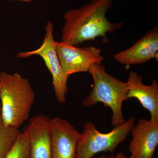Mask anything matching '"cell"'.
Instances as JSON below:
<instances>
[{"label":"cell","mask_w":158,"mask_h":158,"mask_svg":"<svg viewBox=\"0 0 158 158\" xmlns=\"http://www.w3.org/2000/svg\"><path fill=\"white\" fill-rule=\"evenodd\" d=\"M112 4V0H92L79 9H69L63 15L60 42L77 46L101 37L104 42H109L106 34L114 33L124 24L110 22L107 19L106 13Z\"/></svg>","instance_id":"6da1fadb"},{"label":"cell","mask_w":158,"mask_h":158,"mask_svg":"<svg viewBox=\"0 0 158 158\" xmlns=\"http://www.w3.org/2000/svg\"><path fill=\"white\" fill-rule=\"evenodd\" d=\"M2 122L19 129L30 117L35 95L27 79L17 73H0Z\"/></svg>","instance_id":"7a4b0ae2"},{"label":"cell","mask_w":158,"mask_h":158,"mask_svg":"<svg viewBox=\"0 0 158 158\" xmlns=\"http://www.w3.org/2000/svg\"><path fill=\"white\" fill-rule=\"evenodd\" d=\"M93 78L94 85L90 94L83 101L84 107H92L99 102L110 108L113 115L112 125L122 124L125 120L122 112V104L128 100L126 82L122 81L106 72L104 65L94 64L89 70Z\"/></svg>","instance_id":"3957f363"},{"label":"cell","mask_w":158,"mask_h":158,"mask_svg":"<svg viewBox=\"0 0 158 158\" xmlns=\"http://www.w3.org/2000/svg\"><path fill=\"white\" fill-rule=\"evenodd\" d=\"M136 120L135 116H132L107 133L100 132L92 122L85 123L79 136L76 158H92L99 152H113L126 139Z\"/></svg>","instance_id":"277c9868"},{"label":"cell","mask_w":158,"mask_h":158,"mask_svg":"<svg viewBox=\"0 0 158 158\" xmlns=\"http://www.w3.org/2000/svg\"><path fill=\"white\" fill-rule=\"evenodd\" d=\"M45 29V37L39 48L29 52H20L18 53L16 56L19 58H27L34 55H38L41 57L52 77V84L57 101L63 104L66 102V95L68 92L67 81L69 76L62 70L57 56L52 23L48 21Z\"/></svg>","instance_id":"5b68a950"},{"label":"cell","mask_w":158,"mask_h":158,"mask_svg":"<svg viewBox=\"0 0 158 158\" xmlns=\"http://www.w3.org/2000/svg\"><path fill=\"white\" fill-rule=\"evenodd\" d=\"M56 52L62 70L67 75L89 71L91 65L101 64L102 50L95 47H77L55 41Z\"/></svg>","instance_id":"8992f818"},{"label":"cell","mask_w":158,"mask_h":158,"mask_svg":"<svg viewBox=\"0 0 158 158\" xmlns=\"http://www.w3.org/2000/svg\"><path fill=\"white\" fill-rule=\"evenodd\" d=\"M51 118L43 114L29 120L24 128L28 141L31 158H52Z\"/></svg>","instance_id":"52a82bcc"},{"label":"cell","mask_w":158,"mask_h":158,"mask_svg":"<svg viewBox=\"0 0 158 158\" xmlns=\"http://www.w3.org/2000/svg\"><path fill=\"white\" fill-rule=\"evenodd\" d=\"M52 158H76L80 133L65 119L51 118Z\"/></svg>","instance_id":"ba28073f"},{"label":"cell","mask_w":158,"mask_h":158,"mask_svg":"<svg viewBox=\"0 0 158 158\" xmlns=\"http://www.w3.org/2000/svg\"><path fill=\"white\" fill-rule=\"evenodd\" d=\"M114 59L125 68L143 64L152 59H158V27H155L138 40L130 48L113 56Z\"/></svg>","instance_id":"9c48e42d"},{"label":"cell","mask_w":158,"mask_h":158,"mask_svg":"<svg viewBox=\"0 0 158 158\" xmlns=\"http://www.w3.org/2000/svg\"><path fill=\"white\" fill-rule=\"evenodd\" d=\"M129 158H153L158 145V123L139 119L131 130Z\"/></svg>","instance_id":"30bf717a"},{"label":"cell","mask_w":158,"mask_h":158,"mask_svg":"<svg viewBox=\"0 0 158 158\" xmlns=\"http://www.w3.org/2000/svg\"><path fill=\"white\" fill-rule=\"evenodd\" d=\"M126 83L128 99H137L142 106L150 113V121L158 123V83L156 79L152 80L151 85H145L142 77L136 72L130 71Z\"/></svg>","instance_id":"8fae6325"},{"label":"cell","mask_w":158,"mask_h":158,"mask_svg":"<svg viewBox=\"0 0 158 158\" xmlns=\"http://www.w3.org/2000/svg\"><path fill=\"white\" fill-rule=\"evenodd\" d=\"M20 133L19 129L0 123V158L6 157Z\"/></svg>","instance_id":"7c38bea8"},{"label":"cell","mask_w":158,"mask_h":158,"mask_svg":"<svg viewBox=\"0 0 158 158\" xmlns=\"http://www.w3.org/2000/svg\"><path fill=\"white\" fill-rule=\"evenodd\" d=\"M6 158H31L28 141L23 132L20 133L14 145Z\"/></svg>","instance_id":"4fadbf2b"},{"label":"cell","mask_w":158,"mask_h":158,"mask_svg":"<svg viewBox=\"0 0 158 158\" xmlns=\"http://www.w3.org/2000/svg\"><path fill=\"white\" fill-rule=\"evenodd\" d=\"M97 158H129L128 157L125 155L123 153L120 152L118 153L114 156H102Z\"/></svg>","instance_id":"5bb4252c"},{"label":"cell","mask_w":158,"mask_h":158,"mask_svg":"<svg viewBox=\"0 0 158 158\" xmlns=\"http://www.w3.org/2000/svg\"><path fill=\"white\" fill-rule=\"evenodd\" d=\"M0 93H1V85H0ZM2 122V111H1V104L0 102V123Z\"/></svg>","instance_id":"9a60e30c"},{"label":"cell","mask_w":158,"mask_h":158,"mask_svg":"<svg viewBox=\"0 0 158 158\" xmlns=\"http://www.w3.org/2000/svg\"><path fill=\"white\" fill-rule=\"evenodd\" d=\"M13 1H22V2H31V1H32V0H13Z\"/></svg>","instance_id":"2e32d148"}]
</instances>
